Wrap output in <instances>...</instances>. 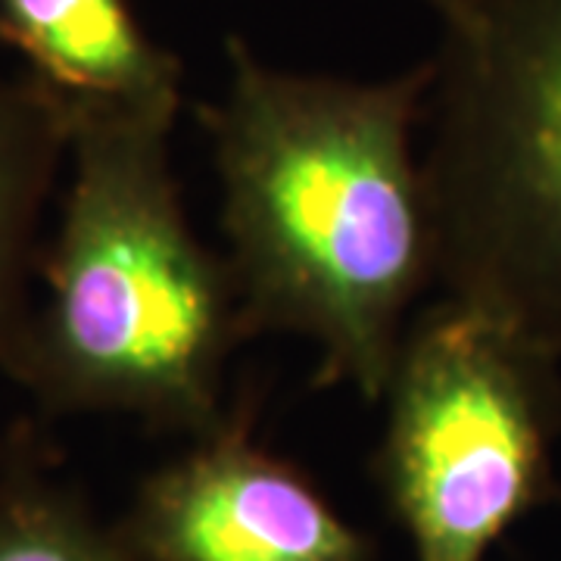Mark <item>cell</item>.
<instances>
[{"label":"cell","mask_w":561,"mask_h":561,"mask_svg":"<svg viewBox=\"0 0 561 561\" xmlns=\"http://www.w3.org/2000/svg\"><path fill=\"white\" fill-rule=\"evenodd\" d=\"M147 561H375V546L238 409L150 471L119 522Z\"/></svg>","instance_id":"cell-5"},{"label":"cell","mask_w":561,"mask_h":561,"mask_svg":"<svg viewBox=\"0 0 561 561\" xmlns=\"http://www.w3.org/2000/svg\"><path fill=\"white\" fill-rule=\"evenodd\" d=\"M0 561H147L76 490L32 465L0 478Z\"/></svg>","instance_id":"cell-8"},{"label":"cell","mask_w":561,"mask_h":561,"mask_svg":"<svg viewBox=\"0 0 561 561\" xmlns=\"http://www.w3.org/2000/svg\"><path fill=\"white\" fill-rule=\"evenodd\" d=\"M424 3H427V7H431V10H437V7H440L443 0H424Z\"/></svg>","instance_id":"cell-9"},{"label":"cell","mask_w":561,"mask_h":561,"mask_svg":"<svg viewBox=\"0 0 561 561\" xmlns=\"http://www.w3.org/2000/svg\"><path fill=\"white\" fill-rule=\"evenodd\" d=\"M421 153L443 297L561 356V0H443Z\"/></svg>","instance_id":"cell-3"},{"label":"cell","mask_w":561,"mask_h":561,"mask_svg":"<svg viewBox=\"0 0 561 561\" xmlns=\"http://www.w3.org/2000/svg\"><path fill=\"white\" fill-rule=\"evenodd\" d=\"M0 38L60 103L181 106V62L144 32L128 0H0Z\"/></svg>","instance_id":"cell-6"},{"label":"cell","mask_w":561,"mask_h":561,"mask_svg":"<svg viewBox=\"0 0 561 561\" xmlns=\"http://www.w3.org/2000/svg\"><path fill=\"white\" fill-rule=\"evenodd\" d=\"M66 144V110L47 88L0 81V365H10L25 328L28 253Z\"/></svg>","instance_id":"cell-7"},{"label":"cell","mask_w":561,"mask_h":561,"mask_svg":"<svg viewBox=\"0 0 561 561\" xmlns=\"http://www.w3.org/2000/svg\"><path fill=\"white\" fill-rule=\"evenodd\" d=\"M381 402L375 481L415 561H486L561 502V356L471 302L409 321Z\"/></svg>","instance_id":"cell-4"},{"label":"cell","mask_w":561,"mask_h":561,"mask_svg":"<svg viewBox=\"0 0 561 561\" xmlns=\"http://www.w3.org/2000/svg\"><path fill=\"white\" fill-rule=\"evenodd\" d=\"M69 187L47 300L10 368L54 412H116L203 437L247 341L225 256L194 234L172 169L175 106L62 103Z\"/></svg>","instance_id":"cell-2"},{"label":"cell","mask_w":561,"mask_h":561,"mask_svg":"<svg viewBox=\"0 0 561 561\" xmlns=\"http://www.w3.org/2000/svg\"><path fill=\"white\" fill-rule=\"evenodd\" d=\"M431 76V60L381 81L290 72L228 38V84L201 110L247 334L316 343L324 381L368 402L437 284L415 153Z\"/></svg>","instance_id":"cell-1"}]
</instances>
